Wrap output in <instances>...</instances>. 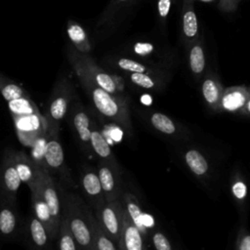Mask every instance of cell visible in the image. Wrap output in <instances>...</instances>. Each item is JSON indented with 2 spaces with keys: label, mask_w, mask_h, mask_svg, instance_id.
<instances>
[{
  "label": "cell",
  "mask_w": 250,
  "mask_h": 250,
  "mask_svg": "<svg viewBox=\"0 0 250 250\" xmlns=\"http://www.w3.org/2000/svg\"><path fill=\"white\" fill-rule=\"evenodd\" d=\"M101 220L107 236L119 242L123 225V209L120 203L117 200L107 201V204L102 209Z\"/></svg>",
  "instance_id": "obj_1"
},
{
  "label": "cell",
  "mask_w": 250,
  "mask_h": 250,
  "mask_svg": "<svg viewBox=\"0 0 250 250\" xmlns=\"http://www.w3.org/2000/svg\"><path fill=\"white\" fill-rule=\"evenodd\" d=\"M91 97L95 106L103 115L125 122V117H123L124 109L120 107L119 104L112 98L110 93L106 92L100 86L93 87L91 90Z\"/></svg>",
  "instance_id": "obj_2"
},
{
  "label": "cell",
  "mask_w": 250,
  "mask_h": 250,
  "mask_svg": "<svg viewBox=\"0 0 250 250\" xmlns=\"http://www.w3.org/2000/svg\"><path fill=\"white\" fill-rule=\"evenodd\" d=\"M119 244V248L127 250H142L144 248L140 229L133 222L127 210H123V225Z\"/></svg>",
  "instance_id": "obj_3"
},
{
  "label": "cell",
  "mask_w": 250,
  "mask_h": 250,
  "mask_svg": "<svg viewBox=\"0 0 250 250\" xmlns=\"http://www.w3.org/2000/svg\"><path fill=\"white\" fill-rule=\"evenodd\" d=\"M39 184L42 189L43 196L49 206L54 225L58 229V225L60 221V200H59V196H58L55 185L52 182L51 178L46 173L41 171H40V177H39Z\"/></svg>",
  "instance_id": "obj_4"
},
{
  "label": "cell",
  "mask_w": 250,
  "mask_h": 250,
  "mask_svg": "<svg viewBox=\"0 0 250 250\" xmlns=\"http://www.w3.org/2000/svg\"><path fill=\"white\" fill-rule=\"evenodd\" d=\"M32 192H33V202H34V209H35L36 217L44 224L49 234H51V236L54 237V235H56L58 229H56V227L54 225L49 206L43 196L42 189H41V187L39 184V179H38L34 188L32 189Z\"/></svg>",
  "instance_id": "obj_5"
},
{
  "label": "cell",
  "mask_w": 250,
  "mask_h": 250,
  "mask_svg": "<svg viewBox=\"0 0 250 250\" xmlns=\"http://www.w3.org/2000/svg\"><path fill=\"white\" fill-rule=\"evenodd\" d=\"M193 3L194 0H184L182 7L183 33L188 41L194 40L198 35V21Z\"/></svg>",
  "instance_id": "obj_6"
},
{
  "label": "cell",
  "mask_w": 250,
  "mask_h": 250,
  "mask_svg": "<svg viewBox=\"0 0 250 250\" xmlns=\"http://www.w3.org/2000/svg\"><path fill=\"white\" fill-rule=\"evenodd\" d=\"M69 229L72 232V235L75 241L82 247H91L92 246V232L88 225L79 217H72L69 222Z\"/></svg>",
  "instance_id": "obj_7"
},
{
  "label": "cell",
  "mask_w": 250,
  "mask_h": 250,
  "mask_svg": "<svg viewBox=\"0 0 250 250\" xmlns=\"http://www.w3.org/2000/svg\"><path fill=\"white\" fill-rule=\"evenodd\" d=\"M98 175H99L104 195L106 201L110 202V201L116 200V195H117L116 180L111 168L105 165H101L98 170Z\"/></svg>",
  "instance_id": "obj_8"
},
{
  "label": "cell",
  "mask_w": 250,
  "mask_h": 250,
  "mask_svg": "<svg viewBox=\"0 0 250 250\" xmlns=\"http://www.w3.org/2000/svg\"><path fill=\"white\" fill-rule=\"evenodd\" d=\"M15 164L21 181L28 184L33 189L40 177V171L37 170L34 162H30L25 157H20Z\"/></svg>",
  "instance_id": "obj_9"
},
{
  "label": "cell",
  "mask_w": 250,
  "mask_h": 250,
  "mask_svg": "<svg viewBox=\"0 0 250 250\" xmlns=\"http://www.w3.org/2000/svg\"><path fill=\"white\" fill-rule=\"evenodd\" d=\"M66 31L71 42L76 48L82 52H88L90 50V42L84 28L73 21H67Z\"/></svg>",
  "instance_id": "obj_10"
},
{
  "label": "cell",
  "mask_w": 250,
  "mask_h": 250,
  "mask_svg": "<svg viewBox=\"0 0 250 250\" xmlns=\"http://www.w3.org/2000/svg\"><path fill=\"white\" fill-rule=\"evenodd\" d=\"M63 150L57 139L49 140L46 144L45 162L51 168H59L63 164Z\"/></svg>",
  "instance_id": "obj_11"
},
{
  "label": "cell",
  "mask_w": 250,
  "mask_h": 250,
  "mask_svg": "<svg viewBox=\"0 0 250 250\" xmlns=\"http://www.w3.org/2000/svg\"><path fill=\"white\" fill-rule=\"evenodd\" d=\"M186 162L189 169L197 176L204 175L208 170V163L204 156L196 149H189L185 155Z\"/></svg>",
  "instance_id": "obj_12"
},
{
  "label": "cell",
  "mask_w": 250,
  "mask_h": 250,
  "mask_svg": "<svg viewBox=\"0 0 250 250\" xmlns=\"http://www.w3.org/2000/svg\"><path fill=\"white\" fill-rule=\"evenodd\" d=\"M73 125L81 141L84 143H90L92 131L90 130L89 117L84 111H77L75 113L73 117Z\"/></svg>",
  "instance_id": "obj_13"
},
{
  "label": "cell",
  "mask_w": 250,
  "mask_h": 250,
  "mask_svg": "<svg viewBox=\"0 0 250 250\" xmlns=\"http://www.w3.org/2000/svg\"><path fill=\"white\" fill-rule=\"evenodd\" d=\"M21 182L22 181L16 168V164L8 165L3 175V183L6 190L12 194H15L18 191Z\"/></svg>",
  "instance_id": "obj_14"
},
{
  "label": "cell",
  "mask_w": 250,
  "mask_h": 250,
  "mask_svg": "<svg viewBox=\"0 0 250 250\" xmlns=\"http://www.w3.org/2000/svg\"><path fill=\"white\" fill-rule=\"evenodd\" d=\"M10 110L15 116H22L37 113L34 104L26 99V97L16 99L8 102Z\"/></svg>",
  "instance_id": "obj_15"
},
{
  "label": "cell",
  "mask_w": 250,
  "mask_h": 250,
  "mask_svg": "<svg viewBox=\"0 0 250 250\" xmlns=\"http://www.w3.org/2000/svg\"><path fill=\"white\" fill-rule=\"evenodd\" d=\"M82 184L85 191L89 196L98 197L101 196V194H104L99 175L95 172L86 173L83 176Z\"/></svg>",
  "instance_id": "obj_16"
},
{
  "label": "cell",
  "mask_w": 250,
  "mask_h": 250,
  "mask_svg": "<svg viewBox=\"0 0 250 250\" xmlns=\"http://www.w3.org/2000/svg\"><path fill=\"white\" fill-rule=\"evenodd\" d=\"M189 66L193 73H201L205 66V57L202 46L194 43L189 51Z\"/></svg>",
  "instance_id": "obj_17"
},
{
  "label": "cell",
  "mask_w": 250,
  "mask_h": 250,
  "mask_svg": "<svg viewBox=\"0 0 250 250\" xmlns=\"http://www.w3.org/2000/svg\"><path fill=\"white\" fill-rule=\"evenodd\" d=\"M90 144L95 150V152L103 157V158H108L111 156V149L108 146L107 142L104 138V136L97 130H93L91 133V139Z\"/></svg>",
  "instance_id": "obj_18"
},
{
  "label": "cell",
  "mask_w": 250,
  "mask_h": 250,
  "mask_svg": "<svg viewBox=\"0 0 250 250\" xmlns=\"http://www.w3.org/2000/svg\"><path fill=\"white\" fill-rule=\"evenodd\" d=\"M150 122L156 130L164 134L172 135L176 132V126L174 122L167 115L163 113H159V112L153 113L150 117Z\"/></svg>",
  "instance_id": "obj_19"
},
{
  "label": "cell",
  "mask_w": 250,
  "mask_h": 250,
  "mask_svg": "<svg viewBox=\"0 0 250 250\" xmlns=\"http://www.w3.org/2000/svg\"><path fill=\"white\" fill-rule=\"evenodd\" d=\"M29 229L34 243L37 246H44L48 240V233L46 231V227L44 226V224L36 217L31 219Z\"/></svg>",
  "instance_id": "obj_20"
},
{
  "label": "cell",
  "mask_w": 250,
  "mask_h": 250,
  "mask_svg": "<svg viewBox=\"0 0 250 250\" xmlns=\"http://www.w3.org/2000/svg\"><path fill=\"white\" fill-rule=\"evenodd\" d=\"M246 103L245 95L240 91H232L226 94L223 98V106L228 110H235L243 106Z\"/></svg>",
  "instance_id": "obj_21"
},
{
  "label": "cell",
  "mask_w": 250,
  "mask_h": 250,
  "mask_svg": "<svg viewBox=\"0 0 250 250\" xmlns=\"http://www.w3.org/2000/svg\"><path fill=\"white\" fill-rule=\"evenodd\" d=\"M18 119L16 121L17 128L20 133L23 132L24 134L27 132H35L39 129V119L37 117V113L17 116Z\"/></svg>",
  "instance_id": "obj_22"
},
{
  "label": "cell",
  "mask_w": 250,
  "mask_h": 250,
  "mask_svg": "<svg viewBox=\"0 0 250 250\" xmlns=\"http://www.w3.org/2000/svg\"><path fill=\"white\" fill-rule=\"evenodd\" d=\"M67 103H68L67 98L62 95L56 97L52 101L49 111H50L51 118L54 121H59L64 117V114L67 109Z\"/></svg>",
  "instance_id": "obj_23"
},
{
  "label": "cell",
  "mask_w": 250,
  "mask_h": 250,
  "mask_svg": "<svg viewBox=\"0 0 250 250\" xmlns=\"http://www.w3.org/2000/svg\"><path fill=\"white\" fill-rule=\"evenodd\" d=\"M126 203H127V212L130 215L133 222L136 224V226L141 229H143L144 222H143V213L138 205V203L134 200V198L130 195H126Z\"/></svg>",
  "instance_id": "obj_24"
},
{
  "label": "cell",
  "mask_w": 250,
  "mask_h": 250,
  "mask_svg": "<svg viewBox=\"0 0 250 250\" xmlns=\"http://www.w3.org/2000/svg\"><path fill=\"white\" fill-rule=\"evenodd\" d=\"M47 141L43 137L37 138L32 143V150H31V157L36 166L43 164L45 161V149H46Z\"/></svg>",
  "instance_id": "obj_25"
},
{
  "label": "cell",
  "mask_w": 250,
  "mask_h": 250,
  "mask_svg": "<svg viewBox=\"0 0 250 250\" xmlns=\"http://www.w3.org/2000/svg\"><path fill=\"white\" fill-rule=\"evenodd\" d=\"M16 227V217L9 208H4L0 214V230L3 234H10Z\"/></svg>",
  "instance_id": "obj_26"
},
{
  "label": "cell",
  "mask_w": 250,
  "mask_h": 250,
  "mask_svg": "<svg viewBox=\"0 0 250 250\" xmlns=\"http://www.w3.org/2000/svg\"><path fill=\"white\" fill-rule=\"evenodd\" d=\"M202 94L205 101L210 104H215L219 100V89L213 79H206L202 84Z\"/></svg>",
  "instance_id": "obj_27"
},
{
  "label": "cell",
  "mask_w": 250,
  "mask_h": 250,
  "mask_svg": "<svg viewBox=\"0 0 250 250\" xmlns=\"http://www.w3.org/2000/svg\"><path fill=\"white\" fill-rule=\"evenodd\" d=\"M94 80L98 86H100L106 92L110 94H114L116 92V84L110 75L102 71H96L94 75Z\"/></svg>",
  "instance_id": "obj_28"
},
{
  "label": "cell",
  "mask_w": 250,
  "mask_h": 250,
  "mask_svg": "<svg viewBox=\"0 0 250 250\" xmlns=\"http://www.w3.org/2000/svg\"><path fill=\"white\" fill-rule=\"evenodd\" d=\"M1 92H2L3 98L7 102L25 97L24 91L20 86H18L17 84H13V83H8V84L4 85L2 87Z\"/></svg>",
  "instance_id": "obj_29"
},
{
  "label": "cell",
  "mask_w": 250,
  "mask_h": 250,
  "mask_svg": "<svg viewBox=\"0 0 250 250\" xmlns=\"http://www.w3.org/2000/svg\"><path fill=\"white\" fill-rule=\"evenodd\" d=\"M130 79L136 85L146 89H151L155 86V83L152 80V78L146 74V72H132Z\"/></svg>",
  "instance_id": "obj_30"
},
{
  "label": "cell",
  "mask_w": 250,
  "mask_h": 250,
  "mask_svg": "<svg viewBox=\"0 0 250 250\" xmlns=\"http://www.w3.org/2000/svg\"><path fill=\"white\" fill-rule=\"evenodd\" d=\"M117 64L120 68L130 72H146L147 71L146 67L144 64L130 59H125V58L120 59L118 60Z\"/></svg>",
  "instance_id": "obj_31"
},
{
  "label": "cell",
  "mask_w": 250,
  "mask_h": 250,
  "mask_svg": "<svg viewBox=\"0 0 250 250\" xmlns=\"http://www.w3.org/2000/svg\"><path fill=\"white\" fill-rule=\"evenodd\" d=\"M75 239L72 235V232L68 227V229H64L61 235L60 242H59V247L62 250H75L76 245H75Z\"/></svg>",
  "instance_id": "obj_32"
},
{
  "label": "cell",
  "mask_w": 250,
  "mask_h": 250,
  "mask_svg": "<svg viewBox=\"0 0 250 250\" xmlns=\"http://www.w3.org/2000/svg\"><path fill=\"white\" fill-rule=\"evenodd\" d=\"M106 235V234H105ZM104 233H99L95 235V247L100 250H114L116 246L113 244L112 239L107 238Z\"/></svg>",
  "instance_id": "obj_33"
},
{
  "label": "cell",
  "mask_w": 250,
  "mask_h": 250,
  "mask_svg": "<svg viewBox=\"0 0 250 250\" xmlns=\"http://www.w3.org/2000/svg\"><path fill=\"white\" fill-rule=\"evenodd\" d=\"M153 245L157 250H171L172 246L167 237L161 232H155L152 237Z\"/></svg>",
  "instance_id": "obj_34"
},
{
  "label": "cell",
  "mask_w": 250,
  "mask_h": 250,
  "mask_svg": "<svg viewBox=\"0 0 250 250\" xmlns=\"http://www.w3.org/2000/svg\"><path fill=\"white\" fill-rule=\"evenodd\" d=\"M240 1L242 0H219L218 8L222 12H226V13L234 12L237 9Z\"/></svg>",
  "instance_id": "obj_35"
},
{
  "label": "cell",
  "mask_w": 250,
  "mask_h": 250,
  "mask_svg": "<svg viewBox=\"0 0 250 250\" xmlns=\"http://www.w3.org/2000/svg\"><path fill=\"white\" fill-rule=\"evenodd\" d=\"M171 8V0H157V11L161 19H166Z\"/></svg>",
  "instance_id": "obj_36"
},
{
  "label": "cell",
  "mask_w": 250,
  "mask_h": 250,
  "mask_svg": "<svg viewBox=\"0 0 250 250\" xmlns=\"http://www.w3.org/2000/svg\"><path fill=\"white\" fill-rule=\"evenodd\" d=\"M232 192L236 198L243 199L247 193V187L243 182H236L232 186Z\"/></svg>",
  "instance_id": "obj_37"
},
{
  "label": "cell",
  "mask_w": 250,
  "mask_h": 250,
  "mask_svg": "<svg viewBox=\"0 0 250 250\" xmlns=\"http://www.w3.org/2000/svg\"><path fill=\"white\" fill-rule=\"evenodd\" d=\"M152 49H153L152 45L148 44V43H137L134 47L135 52L142 56L149 54L152 51Z\"/></svg>",
  "instance_id": "obj_38"
},
{
  "label": "cell",
  "mask_w": 250,
  "mask_h": 250,
  "mask_svg": "<svg viewBox=\"0 0 250 250\" xmlns=\"http://www.w3.org/2000/svg\"><path fill=\"white\" fill-rule=\"evenodd\" d=\"M127 1L128 0H111L109 3V6H108V10L105 12V14L109 15V14L115 12L116 9H118L120 5H122L123 3H126Z\"/></svg>",
  "instance_id": "obj_39"
},
{
  "label": "cell",
  "mask_w": 250,
  "mask_h": 250,
  "mask_svg": "<svg viewBox=\"0 0 250 250\" xmlns=\"http://www.w3.org/2000/svg\"><path fill=\"white\" fill-rule=\"evenodd\" d=\"M239 249L240 250H250V235H247L242 239V241L239 245Z\"/></svg>",
  "instance_id": "obj_40"
},
{
  "label": "cell",
  "mask_w": 250,
  "mask_h": 250,
  "mask_svg": "<svg viewBox=\"0 0 250 250\" xmlns=\"http://www.w3.org/2000/svg\"><path fill=\"white\" fill-rule=\"evenodd\" d=\"M198 1L203 2V3H213V2H215L216 0H198Z\"/></svg>",
  "instance_id": "obj_41"
},
{
  "label": "cell",
  "mask_w": 250,
  "mask_h": 250,
  "mask_svg": "<svg viewBox=\"0 0 250 250\" xmlns=\"http://www.w3.org/2000/svg\"><path fill=\"white\" fill-rule=\"evenodd\" d=\"M247 110L250 112V100H249L248 103H247Z\"/></svg>",
  "instance_id": "obj_42"
}]
</instances>
